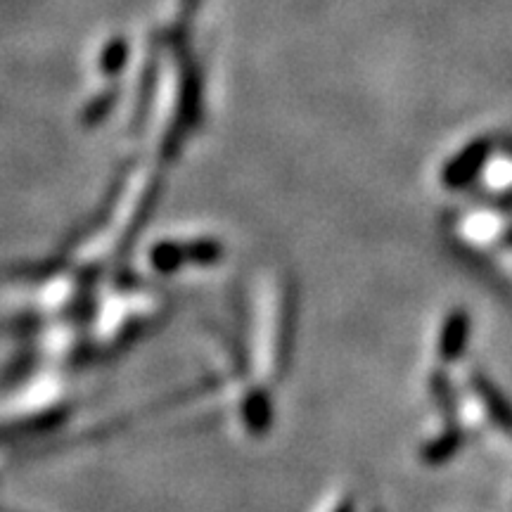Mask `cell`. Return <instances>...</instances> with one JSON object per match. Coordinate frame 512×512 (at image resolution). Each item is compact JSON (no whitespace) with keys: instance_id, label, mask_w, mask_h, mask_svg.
I'll list each match as a JSON object with an SVG mask.
<instances>
[{"instance_id":"6da1fadb","label":"cell","mask_w":512,"mask_h":512,"mask_svg":"<svg viewBox=\"0 0 512 512\" xmlns=\"http://www.w3.org/2000/svg\"><path fill=\"white\" fill-rule=\"evenodd\" d=\"M486 155H489V145L486 143L472 145L470 150H467L465 155L453 164V171H451L453 183H465L472 174H477V169L484 164Z\"/></svg>"},{"instance_id":"7a4b0ae2","label":"cell","mask_w":512,"mask_h":512,"mask_svg":"<svg viewBox=\"0 0 512 512\" xmlns=\"http://www.w3.org/2000/svg\"><path fill=\"white\" fill-rule=\"evenodd\" d=\"M482 392L486 396V406H489V411L496 418L498 425H501L503 430L512 432V406L505 401V396L498 394V389H491L489 384H482Z\"/></svg>"},{"instance_id":"3957f363","label":"cell","mask_w":512,"mask_h":512,"mask_svg":"<svg viewBox=\"0 0 512 512\" xmlns=\"http://www.w3.org/2000/svg\"><path fill=\"white\" fill-rule=\"evenodd\" d=\"M465 339V318L458 316L456 320H451V328H448V351L451 354H458L460 347H463Z\"/></svg>"},{"instance_id":"277c9868","label":"cell","mask_w":512,"mask_h":512,"mask_svg":"<svg viewBox=\"0 0 512 512\" xmlns=\"http://www.w3.org/2000/svg\"><path fill=\"white\" fill-rule=\"evenodd\" d=\"M344 512H347V510H344Z\"/></svg>"}]
</instances>
